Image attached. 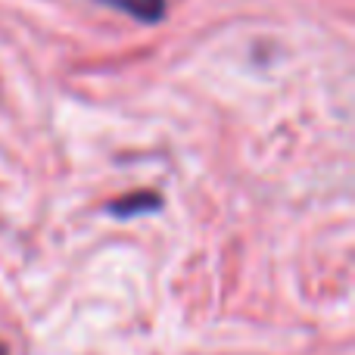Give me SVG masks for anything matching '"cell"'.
I'll list each match as a JSON object with an SVG mask.
<instances>
[{"label": "cell", "mask_w": 355, "mask_h": 355, "mask_svg": "<svg viewBox=\"0 0 355 355\" xmlns=\"http://www.w3.org/2000/svg\"><path fill=\"white\" fill-rule=\"evenodd\" d=\"M162 209V196L156 190H135V193H122L119 200L106 202V212H112L116 218H135L144 212H156Z\"/></svg>", "instance_id": "cell-1"}, {"label": "cell", "mask_w": 355, "mask_h": 355, "mask_svg": "<svg viewBox=\"0 0 355 355\" xmlns=\"http://www.w3.org/2000/svg\"><path fill=\"white\" fill-rule=\"evenodd\" d=\"M100 3L112 6V10L125 12V16L137 19L144 25H156L166 19V10H168V0H100Z\"/></svg>", "instance_id": "cell-2"}, {"label": "cell", "mask_w": 355, "mask_h": 355, "mask_svg": "<svg viewBox=\"0 0 355 355\" xmlns=\"http://www.w3.org/2000/svg\"><path fill=\"white\" fill-rule=\"evenodd\" d=\"M0 355H10V352H6V346H3V343H0Z\"/></svg>", "instance_id": "cell-3"}]
</instances>
